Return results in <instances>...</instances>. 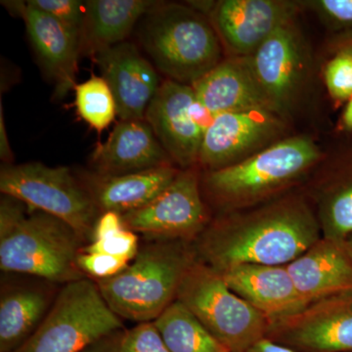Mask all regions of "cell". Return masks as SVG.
I'll return each mask as SVG.
<instances>
[{"label": "cell", "instance_id": "cell-19", "mask_svg": "<svg viewBox=\"0 0 352 352\" xmlns=\"http://www.w3.org/2000/svg\"><path fill=\"white\" fill-rule=\"evenodd\" d=\"M234 293L274 322L308 307L286 265L241 264L219 272Z\"/></svg>", "mask_w": 352, "mask_h": 352}, {"label": "cell", "instance_id": "cell-10", "mask_svg": "<svg viewBox=\"0 0 352 352\" xmlns=\"http://www.w3.org/2000/svg\"><path fill=\"white\" fill-rule=\"evenodd\" d=\"M266 338L305 352H352V291L270 322Z\"/></svg>", "mask_w": 352, "mask_h": 352}, {"label": "cell", "instance_id": "cell-1", "mask_svg": "<svg viewBox=\"0 0 352 352\" xmlns=\"http://www.w3.org/2000/svg\"><path fill=\"white\" fill-rule=\"evenodd\" d=\"M321 238L309 201L293 193L212 217L193 245L199 261L223 272L241 264L287 265Z\"/></svg>", "mask_w": 352, "mask_h": 352}, {"label": "cell", "instance_id": "cell-14", "mask_svg": "<svg viewBox=\"0 0 352 352\" xmlns=\"http://www.w3.org/2000/svg\"><path fill=\"white\" fill-rule=\"evenodd\" d=\"M61 285L43 278L2 272L0 284V352H13L43 324Z\"/></svg>", "mask_w": 352, "mask_h": 352}, {"label": "cell", "instance_id": "cell-24", "mask_svg": "<svg viewBox=\"0 0 352 352\" xmlns=\"http://www.w3.org/2000/svg\"><path fill=\"white\" fill-rule=\"evenodd\" d=\"M316 214L322 237L352 240V170L340 173L317 192Z\"/></svg>", "mask_w": 352, "mask_h": 352}, {"label": "cell", "instance_id": "cell-32", "mask_svg": "<svg viewBox=\"0 0 352 352\" xmlns=\"http://www.w3.org/2000/svg\"><path fill=\"white\" fill-rule=\"evenodd\" d=\"M314 3L333 22L352 25V0H319Z\"/></svg>", "mask_w": 352, "mask_h": 352}, {"label": "cell", "instance_id": "cell-38", "mask_svg": "<svg viewBox=\"0 0 352 352\" xmlns=\"http://www.w3.org/2000/svg\"><path fill=\"white\" fill-rule=\"evenodd\" d=\"M347 245H349V251H351V256H352V240L349 241V242H346Z\"/></svg>", "mask_w": 352, "mask_h": 352}, {"label": "cell", "instance_id": "cell-11", "mask_svg": "<svg viewBox=\"0 0 352 352\" xmlns=\"http://www.w3.org/2000/svg\"><path fill=\"white\" fill-rule=\"evenodd\" d=\"M296 12V3L281 0H221L208 11L220 41L233 56H252Z\"/></svg>", "mask_w": 352, "mask_h": 352}, {"label": "cell", "instance_id": "cell-20", "mask_svg": "<svg viewBox=\"0 0 352 352\" xmlns=\"http://www.w3.org/2000/svg\"><path fill=\"white\" fill-rule=\"evenodd\" d=\"M170 164L173 161L145 120H120L90 157V170L103 175H127Z\"/></svg>", "mask_w": 352, "mask_h": 352}, {"label": "cell", "instance_id": "cell-9", "mask_svg": "<svg viewBox=\"0 0 352 352\" xmlns=\"http://www.w3.org/2000/svg\"><path fill=\"white\" fill-rule=\"evenodd\" d=\"M199 168L180 170L156 198L122 214L124 226L143 239L183 240L193 243L212 217L201 188Z\"/></svg>", "mask_w": 352, "mask_h": 352}, {"label": "cell", "instance_id": "cell-31", "mask_svg": "<svg viewBox=\"0 0 352 352\" xmlns=\"http://www.w3.org/2000/svg\"><path fill=\"white\" fill-rule=\"evenodd\" d=\"M131 263L126 259L103 254L80 252L78 258L80 270L88 278L94 280L105 279L119 274Z\"/></svg>", "mask_w": 352, "mask_h": 352}, {"label": "cell", "instance_id": "cell-7", "mask_svg": "<svg viewBox=\"0 0 352 352\" xmlns=\"http://www.w3.org/2000/svg\"><path fill=\"white\" fill-rule=\"evenodd\" d=\"M0 192L22 201L30 210L63 220L87 245L91 242L100 212L71 168L48 166L39 162L4 164L0 170Z\"/></svg>", "mask_w": 352, "mask_h": 352}, {"label": "cell", "instance_id": "cell-4", "mask_svg": "<svg viewBox=\"0 0 352 352\" xmlns=\"http://www.w3.org/2000/svg\"><path fill=\"white\" fill-rule=\"evenodd\" d=\"M135 30L141 48L168 80L192 85L223 60L214 25L193 7L157 2Z\"/></svg>", "mask_w": 352, "mask_h": 352}, {"label": "cell", "instance_id": "cell-3", "mask_svg": "<svg viewBox=\"0 0 352 352\" xmlns=\"http://www.w3.org/2000/svg\"><path fill=\"white\" fill-rule=\"evenodd\" d=\"M196 259L193 243L143 239L126 270L94 281L108 307L120 318L153 322L175 302L183 277Z\"/></svg>", "mask_w": 352, "mask_h": 352}, {"label": "cell", "instance_id": "cell-35", "mask_svg": "<svg viewBox=\"0 0 352 352\" xmlns=\"http://www.w3.org/2000/svg\"><path fill=\"white\" fill-rule=\"evenodd\" d=\"M249 352H296L293 349L283 346V344H277L267 338H264L261 342H258L256 346L252 347Z\"/></svg>", "mask_w": 352, "mask_h": 352}, {"label": "cell", "instance_id": "cell-13", "mask_svg": "<svg viewBox=\"0 0 352 352\" xmlns=\"http://www.w3.org/2000/svg\"><path fill=\"white\" fill-rule=\"evenodd\" d=\"M193 88L166 80L162 82L145 113V120L170 156L182 170L198 168L203 131L194 122Z\"/></svg>", "mask_w": 352, "mask_h": 352}, {"label": "cell", "instance_id": "cell-18", "mask_svg": "<svg viewBox=\"0 0 352 352\" xmlns=\"http://www.w3.org/2000/svg\"><path fill=\"white\" fill-rule=\"evenodd\" d=\"M191 87L197 100L214 116L248 110L270 111L279 115L259 85L251 56L222 60Z\"/></svg>", "mask_w": 352, "mask_h": 352}, {"label": "cell", "instance_id": "cell-5", "mask_svg": "<svg viewBox=\"0 0 352 352\" xmlns=\"http://www.w3.org/2000/svg\"><path fill=\"white\" fill-rule=\"evenodd\" d=\"M85 245L63 220L29 210L15 226L0 233V270L64 286L87 277L78 265Z\"/></svg>", "mask_w": 352, "mask_h": 352}, {"label": "cell", "instance_id": "cell-33", "mask_svg": "<svg viewBox=\"0 0 352 352\" xmlns=\"http://www.w3.org/2000/svg\"><path fill=\"white\" fill-rule=\"evenodd\" d=\"M126 228L122 214L115 212H102L95 223L91 242L104 239Z\"/></svg>", "mask_w": 352, "mask_h": 352}, {"label": "cell", "instance_id": "cell-27", "mask_svg": "<svg viewBox=\"0 0 352 352\" xmlns=\"http://www.w3.org/2000/svg\"><path fill=\"white\" fill-rule=\"evenodd\" d=\"M82 352H170L154 322L138 323L103 336Z\"/></svg>", "mask_w": 352, "mask_h": 352}, {"label": "cell", "instance_id": "cell-8", "mask_svg": "<svg viewBox=\"0 0 352 352\" xmlns=\"http://www.w3.org/2000/svg\"><path fill=\"white\" fill-rule=\"evenodd\" d=\"M124 328L91 278L64 285L38 330L13 352H82L103 336Z\"/></svg>", "mask_w": 352, "mask_h": 352}, {"label": "cell", "instance_id": "cell-16", "mask_svg": "<svg viewBox=\"0 0 352 352\" xmlns=\"http://www.w3.org/2000/svg\"><path fill=\"white\" fill-rule=\"evenodd\" d=\"M24 20L30 41L62 99L76 87L80 36L27 1L9 2Z\"/></svg>", "mask_w": 352, "mask_h": 352}, {"label": "cell", "instance_id": "cell-36", "mask_svg": "<svg viewBox=\"0 0 352 352\" xmlns=\"http://www.w3.org/2000/svg\"><path fill=\"white\" fill-rule=\"evenodd\" d=\"M342 124L347 131H352V97L349 99L342 115Z\"/></svg>", "mask_w": 352, "mask_h": 352}, {"label": "cell", "instance_id": "cell-30", "mask_svg": "<svg viewBox=\"0 0 352 352\" xmlns=\"http://www.w3.org/2000/svg\"><path fill=\"white\" fill-rule=\"evenodd\" d=\"M140 242L138 234L126 228L107 238L94 241L85 245L82 252H88V254H109V256L126 259L131 263L138 254Z\"/></svg>", "mask_w": 352, "mask_h": 352}, {"label": "cell", "instance_id": "cell-22", "mask_svg": "<svg viewBox=\"0 0 352 352\" xmlns=\"http://www.w3.org/2000/svg\"><path fill=\"white\" fill-rule=\"evenodd\" d=\"M173 164L122 175H103L82 171L78 176L100 214H120L147 205L164 191L179 173Z\"/></svg>", "mask_w": 352, "mask_h": 352}, {"label": "cell", "instance_id": "cell-28", "mask_svg": "<svg viewBox=\"0 0 352 352\" xmlns=\"http://www.w3.org/2000/svg\"><path fill=\"white\" fill-rule=\"evenodd\" d=\"M326 87L335 100L342 102L352 97V54L342 50L326 65Z\"/></svg>", "mask_w": 352, "mask_h": 352}, {"label": "cell", "instance_id": "cell-29", "mask_svg": "<svg viewBox=\"0 0 352 352\" xmlns=\"http://www.w3.org/2000/svg\"><path fill=\"white\" fill-rule=\"evenodd\" d=\"M30 6L54 18L72 31L82 32L85 16V1L78 0H29Z\"/></svg>", "mask_w": 352, "mask_h": 352}, {"label": "cell", "instance_id": "cell-23", "mask_svg": "<svg viewBox=\"0 0 352 352\" xmlns=\"http://www.w3.org/2000/svg\"><path fill=\"white\" fill-rule=\"evenodd\" d=\"M159 1L152 0H90L80 32V54L94 56L124 43L139 22Z\"/></svg>", "mask_w": 352, "mask_h": 352}, {"label": "cell", "instance_id": "cell-12", "mask_svg": "<svg viewBox=\"0 0 352 352\" xmlns=\"http://www.w3.org/2000/svg\"><path fill=\"white\" fill-rule=\"evenodd\" d=\"M281 116L264 110L219 113L206 131L198 168L217 170L249 157L282 131Z\"/></svg>", "mask_w": 352, "mask_h": 352}, {"label": "cell", "instance_id": "cell-34", "mask_svg": "<svg viewBox=\"0 0 352 352\" xmlns=\"http://www.w3.org/2000/svg\"><path fill=\"white\" fill-rule=\"evenodd\" d=\"M0 157L4 164H12L13 152L7 135L6 120H4L3 106L0 102Z\"/></svg>", "mask_w": 352, "mask_h": 352}, {"label": "cell", "instance_id": "cell-21", "mask_svg": "<svg viewBox=\"0 0 352 352\" xmlns=\"http://www.w3.org/2000/svg\"><path fill=\"white\" fill-rule=\"evenodd\" d=\"M286 267L308 305L352 291V256L346 242L322 237Z\"/></svg>", "mask_w": 352, "mask_h": 352}, {"label": "cell", "instance_id": "cell-26", "mask_svg": "<svg viewBox=\"0 0 352 352\" xmlns=\"http://www.w3.org/2000/svg\"><path fill=\"white\" fill-rule=\"evenodd\" d=\"M78 116L95 131L108 129L118 116L117 103L110 85L102 76H92L75 88Z\"/></svg>", "mask_w": 352, "mask_h": 352}, {"label": "cell", "instance_id": "cell-2", "mask_svg": "<svg viewBox=\"0 0 352 352\" xmlns=\"http://www.w3.org/2000/svg\"><path fill=\"white\" fill-rule=\"evenodd\" d=\"M320 157L311 138L283 139L226 168L204 171L201 193L219 214L254 207L278 198Z\"/></svg>", "mask_w": 352, "mask_h": 352}, {"label": "cell", "instance_id": "cell-15", "mask_svg": "<svg viewBox=\"0 0 352 352\" xmlns=\"http://www.w3.org/2000/svg\"><path fill=\"white\" fill-rule=\"evenodd\" d=\"M94 58L112 89L120 119L145 120L146 111L162 85L151 61L129 41L101 50Z\"/></svg>", "mask_w": 352, "mask_h": 352}, {"label": "cell", "instance_id": "cell-25", "mask_svg": "<svg viewBox=\"0 0 352 352\" xmlns=\"http://www.w3.org/2000/svg\"><path fill=\"white\" fill-rule=\"evenodd\" d=\"M153 322L170 352H230L178 300Z\"/></svg>", "mask_w": 352, "mask_h": 352}, {"label": "cell", "instance_id": "cell-17", "mask_svg": "<svg viewBox=\"0 0 352 352\" xmlns=\"http://www.w3.org/2000/svg\"><path fill=\"white\" fill-rule=\"evenodd\" d=\"M259 85L280 116L286 115L302 78V46L293 21L278 29L251 56Z\"/></svg>", "mask_w": 352, "mask_h": 352}, {"label": "cell", "instance_id": "cell-37", "mask_svg": "<svg viewBox=\"0 0 352 352\" xmlns=\"http://www.w3.org/2000/svg\"><path fill=\"white\" fill-rule=\"evenodd\" d=\"M344 50H346L347 52H349L351 54H352V43L347 44L346 47L344 48Z\"/></svg>", "mask_w": 352, "mask_h": 352}, {"label": "cell", "instance_id": "cell-6", "mask_svg": "<svg viewBox=\"0 0 352 352\" xmlns=\"http://www.w3.org/2000/svg\"><path fill=\"white\" fill-rule=\"evenodd\" d=\"M176 300L230 352H249L267 335L270 321L198 258L183 277Z\"/></svg>", "mask_w": 352, "mask_h": 352}]
</instances>
